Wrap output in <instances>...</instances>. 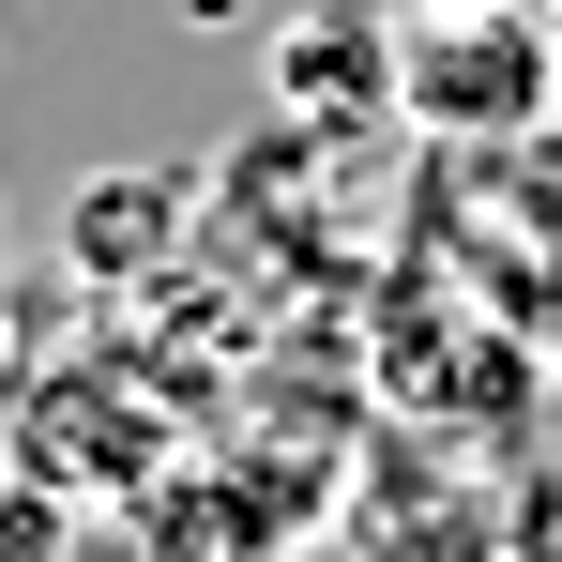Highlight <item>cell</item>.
Instances as JSON below:
<instances>
[{
  "label": "cell",
  "mask_w": 562,
  "mask_h": 562,
  "mask_svg": "<svg viewBox=\"0 0 562 562\" xmlns=\"http://www.w3.org/2000/svg\"><path fill=\"white\" fill-rule=\"evenodd\" d=\"M395 77H411V122H441V137H457V122H471V137H502V122L548 106V31L502 15V0H471V15H411Z\"/></svg>",
  "instance_id": "obj_1"
},
{
  "label": "cell",
  "mask_w": 562,
  "mask_h": 562,
  "mask_svg": "<svg viewBox=\"0 0 562 562\" xmlns=\"http://www.w3.org/2000/svg\"><path fill=\"white\" fill-rule=\"evenodd\" d=\"M395 46H411V15H380V0H319V15H289V31H274L289 122H411Z\"/></svg>",
  "instance_id": "obj_2"
},
{
  "label": "cell",
  "mask_w": 562,
  "mask_h": 562,
  "mask_svg": "<svg viewBox=\"0 0 562 562\" xmlns=\"http://www.w3.org/2000/svg\"><path fill=\"white\" fill-rule=\"evenodd\" d=\"M168 228H183V183H168V168H106V183H77V213H61L77 274H153Z\"/></svg>",
  "instance_id": "obj_3"
},
{
  "label": "cell",
  "mask_w": 562,
  "mask_h": 562,
  "mask_svg": "<svg viewBox=\"0 0 562 562\" xmlns=\"http://www.w3.org/2000/svg\"><path fill=\"white\" fill-rule=\"evenodd\" d=\"M0 562H61V502H46V471H0Z\"/></svg>",
  "instance_id": "obj_4"
},
{
  "label": "cell",
  "mask_w": 562,
  "mask_h": 562,
  "mask_svg": "<svg viewBox=\"0 0 562 562\" xmlns=\"http://www.w3.org/2000/svg\"><path fill=\"white\" fill-rule=\"evenodd\" d=\"M0 380H15V366H0Z\"/></svg>",
  "instance_id": "obj_5"
}]
</instances>
